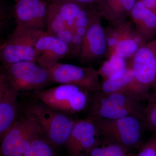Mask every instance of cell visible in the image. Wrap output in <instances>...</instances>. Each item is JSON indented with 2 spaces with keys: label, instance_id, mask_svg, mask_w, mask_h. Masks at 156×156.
Listing matches in <instances>:
<instances>
[{
  "label": "cell",
  "instance_id": "cell-21",
  "mask_svg": "<svg viewBox=\"0 0 156 156\" xmlns=\"http://www.w3.org/2000/svg\"><path fill=\"white\" fill-rule=\"evenodd\" d=\"M125 58L115 53L110 54L109 58L105 62L98 70L99 76L106 80L115 73L127 67Z\"/></svg>",
  "mask_w": 156,
  "mask_h": 156
},
{
  "label": "cell",
  "instance_id": "cell-13",
  "mask_svg": "<svg viewBox=\"0 0 156 156\" xmlns=\"http://www.w3.org/2000/svg\"><path fill=\"white\" fill-rule=\"evenodd\" d=\"M35 52L36 62L48 70L69 55V48L56 37L44 32L37 42Z\"/></svg>",
  "mask_w": 156,
  "mask_h": 156
},
{
  "label": "cell",
  "instance_id": "cell-27",
  "mask_svg": "<svg viewBox=\"0 0 156 156\" xmlns=\"http://www.w3.org/2000/svg\"><path fill=\"white\" fill-rule=\"evenodd\" d=\"M130 156H134V155H133V154H132Z\"/></svg>",
  "mask_w": 156,
  "mask_h": 156
},
{
  "label": "cell",
  "instance_id": "cell-8",
  "mask_svg": "<svg viewBox=\"0 0 156 156\" xmlns=\"http://www.w3.org/2000/svg\"><path fill=\"white\" fill-rule=\"evenodd\" d=\"M131 67L134 73L133 83L126 91L146 101L150 90L156 85V58L147 46L140 48L134 56Z\"/></svg>",
  "mask_w": 156,
  "mask_h": 156
},
{
  "label": "cell",
  "instance_id": "cell-23",
  "mask_svg": "<svg viewBox=\"0 0 156 156\" xmlns=\"http://www.w3.org/2000/svg\"><path fill=\"white\" fill-rule=\"evenodd\" d=\"M134 156H156V134L141 144Z\"/></svg>",
  "mask_w": 156,
  "mask_h": 156
},
{
  "label": "cell",
  "instance_id": "cell-9",
  "mask_svg": "<svg viewBox=\"0 0 156 156\" xmlns=\"http://www.w3.org/2000/svg\"><path fill=\"white\" fill-rule=\"evenodd\" d=\"M48 70L52 83L74 85L92 93L101 90L99 74L93 67L58 62Z\"/></svg>",
  "mask_w": 156,
  "mask_h": 156
},
{
  "label": "cell",
  "instance_id": "cell-25",
  "mask_svg": "<svg viewBox=\"0 0 156 156\" xmlns=\"http://www.w3.org/2000/svg\"><path fill=\"white\" fill-rule=\"evenodd\" d=\"M156 15V0H139Z\"/></svg>",
  "mask_w": 156,
  "mask_h": 156
},
{
  "label": "cell",
  "instance_id": "cell-18",
  "mask_svg": "<svg viewBox=\"0 0 156 156\" xmlns=\"http://www.w3.org/2000/svg\"><path fill=\"white\" fill-rule=\"evenodd\" d=\"M86 156H130V150L103 137Z\"/></svg>",
  "mask_w": 156,
  "mask_h": 156
},
{
  "label": "cell",
  "instance_id": "cell-17",
  "mask_svg": "<svg viewBox=\"0 0 156 156\" xmlns=\"http://www.w3.org/2000/svg\"><path fill=\"white\" fill-rule=\"evenodd\" d=\"M134 79L133 69L131 66H127L103 80L100 91L108 93L125 91L133 83Z\"/></svg>",
  "mask_w": 156,
  "mask_h": 156
},
{
  "label": "cell",
  "instance_id": "cell-28",
  "mask_svg": "<svg viewBox=\"0 0 156 156\" xmlns=\"http://www.w3.org/2000/svg\"><path fill=\"white\" fill-rule=\"evenodd\" d=\"M14 1H15V2H17L18 0H14Z\"/></svg>",
  "mask_w": 156,
  "mask_h": 156
},
{
  "label": "cell",
  "instance_id": "cell-24",
  "mask_svg": "<svg viewBox=\"0 0 156 156\" xmlns=\"http://www.w3.org/2000/svg\"><path fill=\"white\" fill-rule=\"evenodd\" d=\"M83 40V38L74 31L73 36L72 43L70 48L69 55L79 56L80 53Z\"/></svg>",
  "mask_w": 156,
  "mask_h": 156
},
{
  "label": "cell",
  "instance_id": "cell-15",
  "mask_svg": "<svg viewBox=\"0 0 156 156\" xmlns=\"http://www.w3.org/2000/svg\"><path fill=\"white\" fill-rule=\"evenodd\" d=\"M142 38L150 39L156 33V15L142 2L136 1L130 13Z\"/></svg>",
  "mask_w": 156,
  "mask_h": 156
},
{
  "label": "cell",
  "instance_id": "cell-12",
  "mask_svg": "<svg viewBox=\"0 0 156 156\" xmlns=\"http://www.w3.org/2000/svg\"><path fill=\"white\" fill-rule=\"evenodd\" d=\"M18 92L9 83L2 71L0 73V138L2 139L18 119Z\"/></svg>",
  "mask_w": 156,
  "mask_h": 156
},
{
  "label": "cell",
  "instance_id": "cell-1",
  "mask_svg": "<svg viewBox=\"0 0 156 156\" xmlns=\"http://www.w3.org/2000/svg\"><path fill=\"white\" fill-rule=\"evenodd\" d=\"M132 92L122 91L93 92L89 98L88 118L92 120L114 119L130 115L142 116L144 105Z\"/></svg>",
  "mask_w": 156,
  "mask_h": 156
},
{
  "label": "cell",
  "instance_id": "cell-3",
  "mask_svg": "<svg viewBox=\"0 0 156 156\" xmlns=\"http://www.w3.org/2000/svg\"><path fill=\"white\" fill-rule=\"evenodd\" d=\"M92 120L104 138L130 151L141 146L145 129L141 117L130 115L114 119Z\"/></svg>",
  "mask_w": 156,
  "mask_h": 156
},
{
  "label": "cell",
  "instance_id": "cell-4",
  "mask_svg": "<svg viewBox=\"0 0 156 156\" xmlns=\"http://www.w3.org/2000/svg\"><path fill=\"white\" fill-rule=\"evenodd\" d=\"M44 32L17 25L0 47L3 66L21 62H36V45Z\"/></svg>",
  "mask_w": 156,
  "mask_h": 156
},
{
  "label": "cell",
  "instance_id": "cell-2",
  "mask_svg": "<svg viewBox=\"0 0 156 156\" xmlns=\"http://www.w3.org/2000/svg\"><path fill=\"white\" fill-rule=\"evenodd\" d=\"M36 118L45 140L53 147L65 145L75 123L70 115L51 108L41 101L30 104L26 111Z\"/></svg>",
  "mask_w": 156,
  "mask_h": 156
},
{
  "label": "cell",
  "instance_id": "cell-20",
  "mask_svg": "<svg viewBox=\"0 0 156 156\" xmlns=\"http://www.w3.org/2000/svg\"><path fill=\"white\" fill-rule=\"evenodd\" d=\"M150 92L141 119L145 129L156 134V85Z\"/></svg>",
  "mask_w": 156,
  "mask_h": 156
},
{
  "label": "cell",
  "instance_id": "cell-22",
  "mask_svg": "<svg viewBox=\"0 0 156 156\" xmlns=\"http://www.w3.org/2000/svg\"><path fill=\"white\" fill-rule=\"evenodd\" d=\"M22 156H54L51 145L45 139L36 140Z\"/></svg>",
  "mask_w": 156,
  "mask_h": 156
},
{
  "label": "cell",
  "instance_id": "cell-5",
  "mask_svg": "<svg viewBox=\"0 0 156 156\" xmlns=\"http://www.w3.org/2000/svg\"><path fill=\"white\" fill-rule=\"evenodd\" d=\"M89 92L74 85L60 84L36 91L35 97L58 111L72 115L84 110L89 105Z\"/></svg>",
  "mask_w": 156,
  "mask_h": 156
},
{
  "label": "cell",
  "instance_id": "cell-26",
  "mask_svg": "<svg viewBox=\"0 0 156 156\" xmlns=\"http://www.w3.org/2000/svg\"><path fill=\"white\" fill-rule=\"evenodd\" d=\"M82 5L90 6L93 4H98L101 0H71Z\"/></svg>",
  "mask_w": 156,
  "mask_h": 156
},
{
  "label": "cell",
  "instance_id": "cell-11",
  "mask_svg": "<svg viewBox=\"0 0 156 156\" xmlns=\"http://www.w3.org/2000/svg\"><path fill=\"white\" fill-rule=\"evenodd\" d=\"M48 6L47 0H18L14 9L17 25L44 31Z\"/></svg>",
  "mask_w": 156,
  "mask_h": 156
},
{
  "label": "cell",
  "instance_id": "cell-10",
  "mask_svg": "<svg viewBox=\"0 0 156 156\" xmlns=\"http://www.w3.org/2000/svg\"><path fill=\"white\" fill-rule=\"evenodd\" d=\"M101 135L94 121L87 117L76 120L65 145L69 156H86L96 146Z\"/></svg>",
  "mask_w": 156,
  "mask_h": 156
},
{
  "label": "cell",
  "instance_id": "cell-19",
  "mask_svg": "<svg viewBox=\"0 0 156 156\" xmlns=\"http://www.w3.org/2000/svg\"><path fill=\"white\" fill-rule=\"evenodd\" d=\"M140 38H133L127 32L119 33V41L112 52L124 58L134 56L139 49Z\"/></svg>",
  "mask_w": 156,
  "mask_h": 156
},
{
  "label": "cell",
  "instance_id": "cell-6",
  "mask_svg": "<svg viewBox=\"0 0 156 156\" xmlns=\"http://www.w3.org/2000/svg\"><path fill=\"white\" fill-rule=\"evenodd\" d=\"M42 134L36 117L26 112L1 140V156H22Z\"/></svg>",
  "mask_w": 156,
  "mask_h": 156
},
{
  "label": "cell",
  "instance_id": "cell-7",
  "mask_svg": "<svg viewBox=\"0 0 156 156\" xmlns=\"http://www.w3.org/2000/svg\"><path fill=\"white\" fill-rule=\"evenodd\" d=\"M2 71L11 87L18 93L40 91L52 83L48 70L34 62H21L3 66Z\"/></svg>",
  "mask_w": 156,
  "mask_h": 156
},
{
  "label": "cell",
  "instance_id": "cell-16",
  "mask_svg": "<svg viewBox=\"0 0 156 156\" xmlns=\"http://www.w3.org/2000/svg\"><path fill=\"white\" fill-rule=\"evenodd\" d=\"M136 0H101L97 11L100 16L113 22H120L131 11Z\"/></svg>",
  "mask_w": 156,
  "mask_h": 156
},
{
  "label": "cell",
  "instance_id": "cell-14",
  "mask_svg": "<svg viewBox=\"0 0 156 156\" xmlns=\"http://www.w3.org/2000/svg\"><path fill=\"white\" fill-rule=\"evenodd\" d=\"M100 17L89 26L83 38L79 56L82 62L94 61L106 54L108 48L106 36L100 23Z\"/></svg>",
  "mask_w": 156,
  "mask_h": 156
}]
</instances>
